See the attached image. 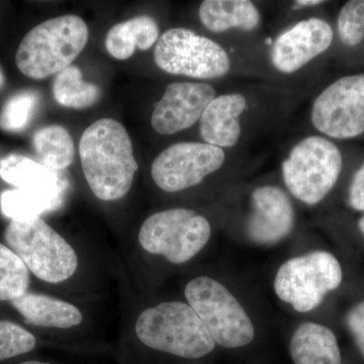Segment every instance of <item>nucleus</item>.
<instances>
[{"mask_svg":"<svg viewBox=\"0 0 364 364\" xmlns=\"http://www.w3.org/2000/svg\"><path fill=\"white\" fill-rule=\"evenodd\" d=\"M79 155L93 195L105 202L121 200L129 193L138 163L130 136L116 119H98L82 134Z\"/></svg>","mask_w":364,"mask_h":364,"instance_id":"obj_1","label":"nucleus"},{"mask_svg":"<svg viewBox=\"0 0 364 364\" xmlns=\"http://www.w3.org/2000/svg\"><path fill=\"white\" fill-rule=\"evenodd\" d=\"M88 36L85 21L74 14L46 21L21 40L16 66L26 77L36 80L58 74L83 51Z\"/></svg>","mask_w":364,"mask_h":364,"instance_id":"obj_2","label":"nucleus"},{"mask_svg":"<svg viewBox=\"0 0 364 364\" xmlns=\"http://www.w3.org/2000/svg\"><path fill=\"white\" fill-rule=\"evenodd\" d=\"M136 334L149 348L182 358H202L217 345L193 308L182 301L146 309L136 318Z\"/></svg>","mask_w":364,"mask_h":364,"instance_id":"obj_3","label":"nucleus"},{"mask_svg":"<svg viewBox=\"0 0 364 364\" xmlns=\"http://www.w3.org/2000/svg\"><path fill=\"white\" fill-rule=\"evenodd\" d=\"M4 240L28 272L50 284L70 279L77 270L75 250L41 217L9 223Z\"/></svg>","mask_w":364,"mask_h":364,"instance_id":"obj_4","label":"nucleus"},{"mask_svg":"<svg viewBox=\"0 0 364 364\" xmlns=\"http://www.w3.org/2000/svg\"><path fill=\"white\" fill-rule=\"evenodd\" d=\"M342 167L336 144L326 136H309L296 143L282 162V178L294 198L316 205L334 188Z\"/></svg>","mask_w":364,"mask_h":364,"instance_id":"obj_5","label":"nucleus"},{"mask_svg":"<svg viewBox=\"0 0 364 364\" xmlns=\"http://www.w3.org/2000/svg\"><path fill=\"white\" fill-rule=\"evenodd\" d=\"M184 294L215 344L233 349L253 341L255 328L252 320L221 282L212 277H198L186 284Z\"/></svg>","mask_w":364,"mask_h":364,"instance_id":"obj_6","label":"nucleus"},{"mask_svg":"<svg viewBox=\"0 0 364 364\" xmlns=\"http://www.w3.org/2000/svg\"><path fill=\"white\" fill-rule=\"evenodd\" d=\"M343 279L339 260L328 251L317 250L289 258L275 274L273 289L277 298L296 312L317 309L326 296L338 289Z\"/></svg>","mask_w":364,"mask_h":364,"instance_id":"obj_7","label":"nucleus"},{"mask_svg":"<svg viewBox=\"0 0 364 364\" xmlns=\"http://www.w3.org/2000/svg\"><path fill=\"white\" fill-rule=\"evenodd\" d=\"M210 236L207 218L188 208H176L150 215L141 227L139 242L147 252L182 264L198 255Z\"/></svg>","mask_w":364,"mask_h":364,"instance_id":"obj_8","label":"nucleus"},{"mask_svg":"<svg viewBox=\"0 0 364 364\" xmlns=\"http://www.w3.org/2000/svg\"><path fill=\"white\" fill-rule=\"evenodd\" d=\"M154 59L166 73L196 79L221 78L231 69L229 54L219 43L184 28L163 33Z\"/></svg>","mask_w":364,"mask_h":364,"instance_id":"obj_9","label":"nucleus"},{"mask_svg":"<svg viewBox=\"0 0 364 364\" xmlns=\"http://www.w3.org/2000/svg\"><path fill=\"white\" fill-rule=\"evenodd\" d=\"M316 130L337 140L364 133V74L344 76L326 87L311 111Z\"/></svg>","mask_w":364,"mask_h":364,"instance_id":"obj_10","label":"nucleus"},{"mask_svg":"<svg viewBox=\"0 0 364 364\" xmlns=\"http://www.w3.org/2000/svg\"><path fill=\"white\" fill-rule=\"evenodd\" d=\"M225 160V151L210 144L177 143L158 155L151 174L158 188L177 193L200 184L221 168Z\"/></svg>","mask_w":364,"mask_h":364,"instance_id":"obj_11","label":"nucleus"},{"mask_svg":"<svg viewBox=\"0 0 364 364\" xmlns=\"http://www.w3.org/2000/svg\"><path fill=\"white\" fill-rule=\"evenodd\" d=\"M215 95L208 83L173 82L167 85L155 105L151 124L161 135H173L193 126Z\"/></svg>","mask_w":364,"mask_h":364,"instance_id":"obj_12","label":"nucleus"},{"mask_svg":"<svg viewBox=\"0 0 364 364\" xmlns=\"http://www.w3.org/2000/svg\"><path fill=\"white\" fill-rule=\"evenodd\" d=\"M333 38L332 26L322 18L299 21L275 40L270 55L273 66L284 74L301 70L329 49Z\"/></svg>","mask_w":364,"mask_h":364,"instance_id":"obj_13","label":"nucleus"},{"mask_svg":"<svg viewBox=\"0 0 364 364\" xmlns=\"http://www.w3.org/2000/svg\"><path fill=\"white\" fill-rule=\"evenodd\" d=\"M251 212L247 220V235L254 243L272 246L293 232L296 214L293 203L284 189L277 186H261L250 198Z\"/></svg>","mask_w":364,"mask_h":364,"instance_id":"obj_14","label":"nucleus"},{"mask_svg":"<svg viewBox=\"0 0 364 364\" xmlns=\"http://www.w3.org/2000/svg\"><path fill=\"white\" fill-rule=\"evenodd\" d=\"M247 100L233 92L215 97L200 119V133L205 143L218 148H232L241 138V116L247 109Z\"/></svg>","mask_w":364,"mask_h":364,"instance_id":"obj_15","label":"nucleus"},{"mask_svg":"<svg viewBox=\"0 0 364 364\" xmlns=\"http://www.w3.org/2000/svg\"><path fill=\"white\" fill-rule=\"evenodd\" d=\"M0 177L18 189L63 200L65 181L55 171L23 155L11 154L0 160Z\"/></svg>","mask_w":364,"mask_h":364,"instance_id":"obj_16","label":"nucleus"},{"mask_svg":"<svg viewBox=\"0 0 364 364\" xmlns=\"http://www.w3.org/2000/svg\"><path fill=\"white\" fill-rule=\"evenodd\" d=\"M294 364H341L336 335L327 326L303 323L294 330L289 343Z\"/></svg>","mask_w":364,"mask_h":364,"instance_id":"obj_17","label":"nucleus"},{"mask_svg":"<svg viewBox=\"0 0 364 364\" xmlns=\"http://www.w3.org/2000/svg\"><path fill=\"white\" fill-rule=\"evenodd\" d=\"M11 304L26 323L39 327L69 329L80 325L83 320L77 306L46 294L28 291Z\"/></svg>","mask_w":364,"mask_h":364,"instance_id":"obj_18","label":"nucleus"},{"mask_svg":"<svg viewBox=\"0 0 364 364\" xmlns=\"http://www.w3.org/2000/svg\"><path fill=\"white\" fill-rule=\"evenodd\" d=\"M200 20L208 31L251 32L260 26L259 9L249 0H205L198 11Z\"/></svg>","mask_w":364,"mask_h":364,"instance_id":"obj_19","label":"nucleus"},{"mask_svg":"<svg viewBox=\"0 0 364 364\" xmlns=\"http://www.w3.org/2000/svg\"><path fill=\"white\" fill-rule=\"evenodd\" d=\"M156 21L147 16H136L112 26L105 38V47L114 58L127 60L136 48L145 51L159 40Z\"/></svg>","mask_w":364,"mask_h":364,"instance_id":"obj_20","label":"nucleus"},{"mask_svg":"<svg viewBox=\"0 0 364 364\" xmlns=\"http://www.w3.org/2000/svg\"><path fill=\"white\" fill-rule=\"evenodd\" d=\"M33 146L41 164L48 168L62 171L73 162V140L68 131L58 124L44 127L36 132Z\"/></svg>","mask_w":364,"mask_h":364,"instance_id":"obj_21","label":"nucleus"},{"mask_svg":"<svg viewBox=\"0 0 364 364\" xmlns=\"http://www.w3.org/2000/svg\"><path fill=\"white\" fill-rule=\"evenodd\" d=\"M53 95L63 107L81 109L97 104L102 91L97 85L83 80L80 69L71 65L55 76Z\"/></svg>","mask_w":364,"mask_h":364,"instance_id":"obj_22","label":"nucleus"},{"mask_svg":"<svg viewBox=\"0 0 364 364\" xmlns=\"http://www.w3.org/2000/svg\"><path fill=\"white\" fill-rule=\"evenodd\" d=\"M62 200L23 189H11L0 196V208L6 217L14 221H26L40 217L58 207Z\"/></svg>","mask_w":364,"mask_h":364,"instance_id":"obj_23","label":"nucleus"},{"mask_svg":"<svg viewBox=\"0 0 364 364\" xmlns=\"http://www.w3.org/2000/svg\"><path fill=\"white\" fill-rule=\"evenodd\" d=\"M30 272L11 248L0 243V301L13 299L28 293Z\"/></svg>","mask_w":364,"mask_h":364,"instance_id":"obj_24","label":"nucleus"},{"mask_svg":"<svg viewBox=\"0 0 364 364\" xmlns=\"http://www.w3.org/2000/svg\"><path fill=\"white\" fill-rule=\"evenodd\" d=\"M39 102L37 93L23 91L14 95L0 112V128L6 131H20L30 122Z\"/></svg>","mask_w":364,"mask_h":364,"instance_id":"obj_25","label":"nucleus"},{"mask_svg":"<svg viewBox=\"0 0 364 364\" xmlns=\"http://www.w3.org/2000/svg\"><path fill=\"white\" fill-rule=\"evenodd\" d=\"M36 344L32 333L11 321L0 320V361L28 353Z\"/></svg>","mask_w":364,"mask_h":364,"instance_id":"obj_26","label":"nucleus"},{"mask_svg":"<svg viewBox=\"0 0 364 364\" xmlns=\"http://www.w3.org/2000/svg\"><path fill=\"white\" fill-rule=\"evenodd\" d=\"M337 28L340 40L348 47L364 40V0H350L340 11Z\"/></svg>","mask_w":364,"mask_h":364,"instance_id":"obj_27","label":"nucleus"},{"mask_svg":"<svg viewBox=\"0 0 364 364\" xmlns=\"http://www.w3.org/2000/svg\"><path fill=\"white\" fill-rule=\"evenodd\" d=\"M346 325L364 358V301L352 306L346 315Z\"/></svg>","mask_w":364,"mask_h":364,"instance_id":"obj_28","label":"nucleus"},{"mask_svg":"<svg viewBox=\"0 0 364 364\" xmlns=\"http://www.w3.org/2000/svg\"><path fill=\"white\" fill-rule=\"evenodd\" d=\"M348 203L353 210L364 212V163L352 178L349 186Z\"/></svg>","mask_w":364,"mask_h":364,"instance_id":"obj_29","label":"nucleus"},{"mask_svg":"<svg viewBox=\"0 0 364 364\" xmlns=\"http://www.w3.org/2000/svg\"><path fill=\"white\" fill-rule=\"evenodd\" d=\"M323 0H298L294 2V7H311L324 4Z\"/></svg>","mask_w":364,"mask_h":364,"instance_id":"obj_30","label":"nucleus"},{"mask_svg":"<svg viewBox=\"0 0 364 364\" xmlns=\"http://www.w3.org/2000/svg\"><path fill=\"white\" fill-rule=\"evenodd\" d=\"M358 228L360 230L361 233L364 235V215L359 219Z\"/></svg>","mask_w":364,"mask_h":364,"instance_id":"obj_31","label":"nucleus"},{"mask_svg":"<svg viewBox=\"0 0 364 364\" xmlns=\"http://www.w3.org/2000/svg\"><path fill=\"white\" fill-rule=\"evenodd\" d=\"M21 364H50V363H42V361L32 360V361H26V363H23Z\"/></svg>","mask_w":364,"mask_h":364,"instance_id":"obj_32","label":"nucleus"},{"mask_svg":"<svg viewBox=\"0 0 364 364\" xmlns=\"http://www.w3.org/2000/svg\"><path fill=\"white\" fill-rule=\"evenodd\" d=\"M2 82H4V76H2L1 71H0V86H1Z\"/></svg>","mask_w":364,"mask_h":364,"instance_id":"obj_33","label":"nucleus"}]
</instances>
